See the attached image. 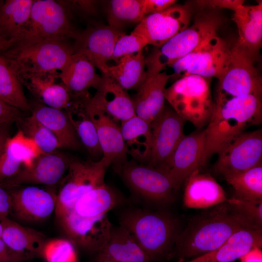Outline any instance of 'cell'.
<instances>
[{
	"mask_svg": "<svg viewBox=\"0 0 262 262\" xmlns=\"http://www.w3.org/2000/svg\"><path fill=\"white\" fill-rule=\"evenodd\" d=\"M244 228L226 201L202 213L177 236L174 252L178 262L216 249L233 233Z\"/></svg>",
	"mask_w": 262,
	"mask_h": 262,
	"instance_id": "7a4b0ae2",
	"label": "cell"
},
{
	"mask_svg": "<svg viewBox=\"0 0 262 262\" xmlns=\"http://www.w3.org/2000/svg\"><path fill=\"white\" fill-rule=\"evenodd\" d=\"M89 100L116 121L122 122L136 115L132 99L125 90L105 75H102L95 94Z\"/></svg>",
	"mask_w": 262,
	"mask_h": 262,
	"instance_id": "cb8c5ba5",
	"label": "cell"
},
{
	"mask_svg": "<svg viewBox=\"0 0 262 262\" xmlns=\"http://www.w3.org/2000/svg\"><path fill=\"white\" fill-rule=\"evenodd\" d=\"M40 255L46 262H79L75 246L68 239L47 240Z\"/></svg>",
	"mask_w": 262,
	"mask_h": 262,
	"instance_id": "b9f144b4",
	"label": "cell"
},
{
	"mask_svg": "<svg viewBox=\"0 0 262 262\" xmlns=\"http://www.w3.org/2000/svg\"><path fill=\"white\" fill-rule=\"evenodd\" d=\"M145 67L142 51L122 57L115 66L107 65L102 74L113 79L125 90H138L147 76Z\"/></svg>",
	"mask_w": 262,
	"mask_h": 262,
	"instance_id": "1f68e13d",
	"label": "cell"
},
{
	"mask_svg": "<svg viewBox=\"0 0 262 262\" xmlns=\"http://www.w3.org/2000/svg\"><path fill=\"white\" fill-rule=\"evenodd\" d=\"M99 253L119 262H151L132 235L121 226L112 228L108 242Z\"/></svg>",
	"mask_w": 262,
	"mask_h": 262,
	"instance_id": "d6a6232c",
	"label": "cell"
},
{
	"mask_svg": "<svg viewBox=\"0 0 262 262\" xmlns=\"http://www.w3.org/2000/svg\"><path fill=\"white\" fill-rule=\"evenodd\" d=\"M183 203L191 209H205L214 207L227 200L222 186L209 174L197 170L184 182Z\"/></svg>",
	"mask_w": 262,
	"mask_h": 262,
	"instance_id": "d4e9b609",
	"label": "cell"
},
{
	"mask_svg": "<svg viewBox=\"0 0 262 262\" xmlns=\"http://www.w3.org/2000/svg\"><path fill=\"white\" fill-rule=\"evenodd\" d=\"M11 209V198L9 192L0 186V222L7 218Z\"/></svg>",
	"mask_w": 262,
	"mask_h": 262,
	"instance_id": "f907efd6",
	"label": "cell"
},
{
	"mask_svg": "<svg viewBox=\"0 0 262 262\" xmlns=\"http://www.w3.org/2000/svg\"><path fill=\"white\" fill-rule=\"evenodd\" d=\"M125 33L108 25L90 26L79 32L73 44L74 53L85 55L102 73L112 60L117 41Z\"/></svg>",
	"mask_w": 262,
	"mask_h": 262,
	"instance_id": "2e32d148",
	"label": "cell"
},
{
	"mask_svg": "<svg viewBox=\"0 0 262 262\" xmlns=\"http://www.w3.org/2000/svg\"><path fill=\"white\" fill-rule=\"evenodd\" d=\"M21 164L4 147L0 155V185L16 175L20 170Z\"/></svg>",
	"mask_w": 262,
	"mask_h": 262,
	"instance_id": "ee69618b",
	"label": "cell"
},
{
	"mask_svg": "<svg viewBox=\"0 0 262 262\" xmlns=\"http://www.w3.org/2000/svg\"><path fill=\"white\" fill-rule=\"evenodd\" d=\"M120 170L128 185L143 199L161 204L173 201L178 188L164 170L134 163L125 164Z\"/></svg>",
	"mask_w": 262,
	"mask_h": 262,
	"instance_id": "8fae6325",
	"label": "cell"
},
{
	"mask_svg": "<svg viewBox=\"0 0 262 262\" xmlns=\"http://www.w3.org/2000/svg\"><path fill=\"white\" fill-rule=\"evenodd\" d=\"M120 202L119 195L104 183L80 196L69 211L81 217H96L107 214Z\"/></svg>",
	"mask_w": 262,
	"mask_h": 262,
	"instance_id": "4dcf8cb0",
	"label": "cell"
},
{
	"mask_svg": "<svg viewBox=\"0 0 262 262\" xmlns=\"http://www.w3.org/2000/svg\"><path fill=\"white\" fill-rule=\"evenodd\" d=\"M119 223L132 235L150 262L171 256L179 232L178 221L171 215L133 209L124 213Z\"/></svg>",
	"mask_w": 262,
	"mask_h": 262,
	"instance_id": "3957f363",
	"label": "cell"
},
{
	"mask_svg": "<svg viewBox=\"0 0 262 262\" xmlns=\"http://www.w3.org/2000/svg\"><path fill=\"white\" fill-rule=\"evenodd\" d=\"M33 0H7L0 4V35L14 42L21 38L28 23Z\"/></svg>",
	"mask_w": 262,
	"mask_h": 262,
	"instance_id": "f546056e",
	"label": "cell"
},
{
	"mask_svg": "<svg viewBox=\"0 0 262 262\" xmlns=\"http://www.w3.org/2000/svg\"><path fill=\"white\" fill-rule=\"evenodd\" d=\"M19 129L35 142L43 153L54 152L59 148L55 135L33 115L23 117L18 122Z\"/></svg>",
	"mask_w": 262,
	"mask_h": 262,
	"instance_id": "f35d334b",
	"label": "cell"
},
{
	"mask_svg": "<svg viewBox=\"0 0 262 262\" xmlns=\"http://www.w3.org/2000/svg\"><path fill=\"white\" fill-rule=\"evenodd\" d=\"M191 14L187 5L174 4L147 15L131 33L143 37L148 45L159 48L188 27Z\"/></svg>",
	"mask_w": 262,
	"mask_h": 262,
	"instance_id": "4fadbf2b",
	"label": "cell"
},
{
	"mask_svg": "<svg viewBox=\"0 0 262 262\" xmlns=\"http://www.w3.org/2000/svg\"><path fill=\"white\" fill-rule=\"evenodd\" d=\"M73 46L67 41H49L26 46H12L3 56L19 79L36 77L59 79L72 55Z\"/></svg>",
	"mask_w": 262,
	"mask_h": 262,
	"instance_id": "277c9868",
	"label": "cell"
},
{
	"mask_svg": "<svg viewBox=\"0 0 262 262\" xmlns=\"http://www.w3.org/2000/svg\"><path fill=\"white\" fill-rule=\"evenodd\" d=\"M239 259L241 262H262L261 247H254L251 248Z\"/></svg>",
	"mask_w": 262,
	"mask_h": 262,
	"instance_id": "816d5d0a",
	"label": "cell"
},
{
	"mask_svg": "<svg viewBox=\"0 0 262 262\" xmlns=\"http://www.w3.org/2000/svg\"><path fill=\"white\" fill-rule=\"evenodd\" d=\"M9 124H4L0 126V155L3 150L7 140L9 137Z\"/></svg>",
	"mask_w": 262,
	"mask_h": 262,
	"instance_id": "f5cc1de1",
	"label": "cell"
},
{
	"mask_svg": "<svg viewBox=\"0 0 262 262\" xmlns=\"http://www.w3.org/2000/svg\"><path fill=\"white\" fill-rule=\"evenodd\" d=\"M146 16L143 0H112L107 9L108 26L120 30L139 23Z\"/></svg>",
	"mask_w": 262,
	"mask_h": 262,
	"instance_id": "74e56055",
	"label": "cell"
},
{
	"mask_svg": "<svg viewBox=\"0 0 262 262\" xmlns=\"http://www.w3.org/2000/svg\"><path fill=\"white\" fill-rule=\"evenodd\" d=\"M70 12H78L85 15H92L96 12V1L95 0H59Z\"/></svg>",
	"mask_w": 262,
	"mask_h": 262,
	"instance_id": "f6af8a7d",
	"label": "cell"
},
{
	"mask_svg": "<svg viewBox=\"0 0 262 262\" xmlns=\"http://www.w3.org/2000/svg\"><path fill=\"white\" fill-rule=\"evenodd\" d=\"M221 19L213 14L197 17L190 27L180 32L145 58L147 73H158L184 57L211 35L217 33Z\"/></svg>",
	"mask_w": 262,
	"mask_h": 262,
	"instance_id": "8992f818",
	"label": "cell"
},
{
	"mask_svg": "<svg viewBox=\"0 0 262 262\" xmlns=\"http://www.w3.org/2000/svg\"><path fill=\"white\" fill-rule=\"evenodd\" d=\"M80 141L93 156L102 153L96 129L88 115L82 100H73L66 110Z\"/></svg>",
	"mask_w": 262,
	"mask_h": 262,
	"instance_id": "e575fe53",
	"label": "cell"
},
{
	"mask_svg": "<svg viewBox=\"0 0 262 262\" xmlns=\"http://www.w3.org/2000/svg\"><path fill=\"white\" fill-rule=\"evenodd\" d=\"M0 94L6 103L22 112L30 111V103L24 93L22 84L8 60L0 54Z\"/></svg>",
	"mask_w": 262,
	"mask_h": 262,
	"instance_id": "d590c367",
	"label": "cell"
},
{
	"mask_svg": "<svg viewBox=\"0 0 262 262\" xmlns=\"http://www.w3.org/2000/svg\"><path fill=\"white\" fill-rule=\"evenodd\" d=\"M177 1L175 0H143L146 16L165 10L175 4Z\"/></svg>",
	"mask_w": 262,
	"mask_h": 262,
	"instance_id": "7dc6e473",
	"label": "cell"
},
{
	"mask_svg": "<svg viewBox=\"0 0 262 262\" xmlns=\"http://www.w3.org/2000/svg\"><path fill=\"white\" fill-rule=\"evenodd\" d=\"M3 124H1V123H0V126L1 125H3Z\"/></svg>",
	"mask_w": 262,
	"mask_h": 262,
	"instance_id": "680465c9",
	"label": "cell"
},
{
	"mask_svg": "<svg viewBox=\"0 0 262 262\" xmlns=\"http://www.w3.org/2000/svg\"><path fill=\"white\" fill-rule=\"evenodd\" d=\"M111 164L104 157L95 162L72 159L67 174L56 196L55 213L58 219L71 210L80 196L105 183L106 170Z\"/></svg>",
	"mask_w": 262,
	"mask_h": 262,
	"instance_id": "ba28073f",
	"label": "cell"
},
{
	"mask_svg": "<svg viewBox=\"0 0 262 262\" xmlns=\"http://www.w3.org/2000/svg\"><path fill=\"white\" fill-rule=\"evenodd\" d=\"M214 171L224 176L262 164V131L243 132L218 152Z\"/></svg>",
	"mask_w": 262,
	"mask_h": 262,
	"instance_id": "7c38bea8",
	"label": "cell"
},
{
	"mask_svg": "<svg viewBox=\"0 0 262 262\" xmlns=\"http://www.w3.org/2000/svg\"><path fill=\"white\" fill-rule=\"evenodd\" d=\"M120 127L127 153L138 161L149 160L152 145L150 124L135 115L121 122Z\"/></svg>",
	"mask_w": 262,
	"mask_h": 262,
	"instance_id": "f1b7e54d",
	"label": "cell"
},
{
	"mask_svg": "<svg viewBox=\"0 0 262 262\" xmlns=\"http://www.w3.org/2000/svg\"><path fill=\"white\" fill-rule=\"evenodd\" d=\"M4 148L21 162L25 167H30L42 153L35 142L19 129L12 137L7 140Z\"/></svg>",
	"mask_w": 262,
	"mask_h": 262,
	"instance_id": "60d3db41",
	"label": "cell"
},
{
	"mask_svg": "<svg viewBox=\"0 0 262 262\" xmlns=\"http://www.w3.org/2000/svg\"><path fill=\"white\" fill-rule=\"evenodd\" d=\"M223 176L233 188L235 197L247 200H262V164Z\"/></svg>",
	"mask_w": 262,
	"mask_h": 262,
	"instance_id": "8d00e7d4",
	"label": "cell"
},
{
	"mask_svg": "<svg viewBox=\"0 0 262 262\" xmlns=\"http://www.w3.org/2000/svg\"><path fill=\"white\" fill-rule=\"evenodd\" d=\"M22 111L0 99V123H17L24 117Z\"/></svg>",
	"mask_w": 262,
	"mask_h": 262,
	"instance_id": "bcb514c9",
	"label": "cell"
},
{
	"mask_svg": "<svg viewBox=\"0 0 262 262\" xmlns=\"http://www.w3.org/2000/svg\"><path fill=\"white\" fill-rule=\"evenodd\" d=\"M97 262H119L112 258H110L104 254L99 253L96 257Z\"/></svg>",
	"mask_w": 262,
	"mask_h": 262,
	"instance_id": "11a10c76",
	"label": "cell"
},
{
	"mask_svg": "<svg viewBox=\"0 0 262 262\" xmlns=\"http://www.w3.org/2000/svg\"><path fill=\"white\" fill-rule=\"evenodd\" d=\"M58 220L68 239L75 246L90 253L98 254L102 250L112 229L107 214L88 218L69 211Z\"/></svg>",
	"mask_w": 262,
	"mask_h": 262,
	"instance_id": "5bb4252c",
	"label": "cell"
},
{
	"mask_svg": "<svg viewBox=\"0 0 262 262\" xmlns=\"http://www.w3.org/2000/svg\"><path fill=\"white\" fill-rule=\"evenodd\" d=\"M232 18L238 29V38L234 44L255 62L260 54L262 43V1L254 5L239 6Z\"/></svg>",
	"mask_w": 262,
	"mask_h": 262,
	"instance_id": "44dd1931",
	"label": "cell"
},
{
	"mask_svg": "<svg viewBox=\"0 0 262 262\" xmlns=\"http://www.w3.org/2000/svg\"><path fill=\"white\" fill-rule=\"evenodd\" d=\"M0 100H2L1 97V96H0Z\"/></svg>",
	"mask_w": 262,
	"mask_h": 262,
	"instance_id": "6f0895ef",
	"label": "cell"
},
{
	"mask_svg": "<svg viewBox=\"0 0 262 262\" xmlns=\"http://www.w3.org/2000/svg\"><path fill=\"white\" fill-rule=\"evenodd\" d=\"M56 80L28 77L19 81L39 101L50 107L66 110L71 106L72 100L65 86L62 83H55Z\"/></svg>",
	"mask_w": 262,
	"mask_h": 262,
	"instance_id": "836d02e7",
	"label": "cell"
},
{
	"mask_svg": "<svg viewBox=\"0 0 262 262\" xmlns=\"http://www.w3.org/2000/svg\"><path fill=\"white\" fill-rule=\"evenodd\" d=\"M72 159L57 151L41 154L29 167H24L14 176L0 185L16 188L26 184L53 185L68 169Z\"/></svg>",
	"mask_w": 262,
	"mask_h": 262,
	"instance_id": "e0dca14e",
	"label": "cell"
},
{
	"mask_svg": "<svg viewBox=\"0 0 262 262\" xmlns=\"http://www.w3.org/2000/svg\"><path fill=\"white\" fill-rule=\"evenodd\" d=\"M59 79L68 91L71 99L81 100L91 98L89 90L98 88L101 76L83 54L74 53Z\"/></svg>",
	"mask_w": 262,
	"mask_h": 262,
	"instance_id": "603a6c76",
	"label": "cell"
},
{
	"mask_svg": "<svg viewBox=\"0 0 262 262\" xmlns=\"http://www.w3.org/2000/svg\"><path fill=\"white\" fill-rule=\"evenodd\" d=\"M89 98L82 100L96 128L103 157L108 159L111 164L124 162L127 153L120 127L116 121Z\"/></svg>",
	"mask_w": 262,
	"mask_h": 262,
	"instance_id": "d6986e66",
	"label": "cell"
},
{
	"mask_svg": "<svg viewBox=\"0 0 262 262\" xmlns=\"http://www.w3.org/2000/svg\"><path fill=\"white\" fill-rule=\"evenodd\" d=\"M33 115L56 137L59 148L77 150L80 141L66 110L50 107L39 101L30 104Z\"/></svg>",
	"mask_w": 262,
	"mask_h": 262,
	"instance_id": "4316f807",
	"label": "cell"
},
{
	"mask_svg": "<svg viewBox=\"0 0 262 262\" xmlns=\"http://www.w3.org/2000/svg\"><path fill=\"white\" fill-rule=\"evenodd\" d=\"M28 258L11 249L0 237V262H22Z\"/></svg>",
	"mask_w": 262,
	"mask_h": 262,
	"instance_id": "c3c4849f",
	"label": "cell"
},
{
	"mask_svg": "<svg viewBox=\"0 0 262 262\" xmlns=\"http://www.w3.org/2000/svg\"><path fill=\"white\" fill-rule=\"evenodd\" d=\"M205 141L204 131L185 135L161 169L170 176L178 189L193 172L202 168Z\"/></svg>",
	"mask_w": 262,
	"mask_h": 262,
	"instance_id": "ac0fdd59",
	"label": "cell"
},
{
	"mask_svg": "<svg viewBox=\"0 0 262 262\" xmlns=\"http://www.w3.org/2000/svg\"><path fill=\"white\" fill-rule=\"evenodd\" d=\"M170 75L165 71L147 73L132 99L136 115L151 124L164 109L166 85Z\"/></svg>",
	"mask_w": 262,
	"mask_h": 262,
	"instance_id": "7402d4cb",
	"label": "cell"
},
{
	"mask_svg": "<svg viewBox=\"0 0 262 262\" xmlns=\"http://www.w3.org/2000/svg\"><path fill=\"white\" fill-rule=\"evenodd\" d=\"M9 192L11 212L20 220L40 221L48 218L55 211L56 196L48 191L30 186Z\"/></svg>",
	"mask_w": 262,
	"mask_h": 262,
	"instance_id": "ffe728a7",
	"label": "cell"
},
{
	"mask_svg": "<svg viewBox=\"0 0 262 262\" xmlns=\"http://www.w3.org/2000/svg\"><path fill=\"white\" fill-rule=\"evenodd\" d=\"M262 97L247 95L228 98H216L205 131L202 158L203 167L209 158L247 127L261 123Z\"/></svg>",
	"mask_w": 262,
	"mask_h": 262,
	"instance_id": "6da1fadb",
	"label": "cell"
},
{
	"mask_svg": "<svg viewBox=\"0 0 262 262\" xmlns=\"http://www.w3.org/2000/svg\"><path fill=\"white\" fill-rule=\"evenodd\" d=\"M231 54V46L216 33L171 67L176 75L194 74L219 80L228 68Z\"/></svg>",
	"mask_w": 262,
	"mask_h": 262,
	"instance_id": "9c48e42d",
	"label": "cell"
},
{
	"mask_svg": "<svg viewBox=\"0 0 262 262\" xmlns=\"http://www.w3.org/2000/svg\"><path fill=\"white\" fill-rule=\"evenodd\" d=\"M2 233V226L1 223V222H0V237H1Z\"/></svg>",
	"mask_w": 262,
	"mask_h": 262,
	"instance_id": "9f6ffc18",
	"label": "cell"
},
{
	"mask_svg": "<svg viewBox=\"0 0 262 262\" xmlns=\"http://www.w3.org/2000/svg\"><path fill=\"white\" fill-rule=\"evenodd\" d=\"M1 238L11 249L28 258L40 255L46 242L45 235L36 230L23 226L6 218L1 221Z\"/></svg>",
	"mask_w": 262,
	"mask_h": 262,
	"instance_id": "83f0119b",
	"label": "cell"
},
{
	"mask_svg": "<svg viewBox=\"0 0 262 262\" xmlns=\"http://www.w3.org/2000/svg\"><path fill=\"white\" fill-rule=\"evenodd\" d=\"M185 120L173 110L164 108L151 124L152 145L148 165L162 169L185 135Z\"/></svg>",
	"mask_w": 262,
	"mask_h": 262,
	"instance_id": "9a60e30c",
	"label": "cell"
},
{
	"mask_svg": "<svg viewBox=\"0 0 262 262\" xmlns=\"http://www.w3.org/2000/svg\"><path fill=\"white\" fill-rule=\"evenodd\" d=\"M241 0H198L197 3L200 6L212 8H222L230 9L234 11L239 6L244 4Z\"/></svg>",
	"mask_w": 262,
	"mask_h": 262,
	"instance_id": "681fc988",
	"label": "cell"
},
{
	"mask_svg": "<svg viewBox=\"0 0 262 262\" xmlns=\"http://www.w3.org/2000/svg\"><path fill=\"white\" fill-rule=\"evenodd\" d=\"M209 79L185 75L165 91V98L173 110L198 128L209 122L214 107Z\"/></svg>",
	"mask_w": 262,
	"mask_h": 262,
	"instance_id": "52a82bcc",
	"label": "cell"
},
{
	"mask_svg": "<svg viewBox=\"0 0 262 262\" xmlns=\"http://www.w3.org/2000/svg\"></svg>",
	"mask_w": 262,
	"mask_h": 262,
	"instance_id": "91938a15",
	"label": "cell"
},
{
	"mask_svg": "<svg viewBox=\"0 0 262 262\" xmlns=\"http://www.w3.org/2000/svg\"><path fill=\"white\" fill-rule=\"evenodd\" d=\"M255 62L244 51L233 45L228 68L218 80L216 98L247 95L262 97V80Z\"/></svg>",
	"mask_w": 262,
	"mask_h": 262,
	"instance_id": "30bf717a",
	"label": "cell"
},
{
	"mask_svg": "<svg viewBox=\"0 0 262 262\" xmlns=\"http://www.w3.org/2000/svg\"><path fill=\"white\" fill-rule=\"evenodd\" d=\"M254 247H262V229L244 228L216 249L180 262H234Z\"/></svg>",
	"mask_w": 262,
	"mask_h": 262,
	"instance_id": "484cf974",
	"label": "cell"
},
{
	"mask_svg": "<svg viewBox=\"0 0 262 262\" xmlns=\"http://www.w3.org/2000/svg\"><path fill=\"white\" fill-rule=\"evenodd\" d=\"M226 202L245 228L262 229V200L252 201L235 196Z\"/></svg>",
	"mask_w": 262,
	"mask_h": 262,
	"instance_id": "ab89813d",
	"label": "cell"
},
{
	"mask_svg": "<svg viewBox=\"0 0 262 262\" xmlns=\"http://www.w3.org/2000/svg\"><path fill=\"white\" fill-rule=\"evenodd\" d=\"M79 33L72 23L71 13L59 0H33L23 33L13 46H26L49 41L75 40Z\"/></svg>",
	"mask_w": 262,
	"mask_h": 262,
	"instance_id": "5b68a950",
	"label": "cell"
},
{
	"mask_svg": "<svg viewBox=\"0 0 262 262\" xmlns=\"http://www.w3.org/2000/svg\"><path fill=\"white\" fill-rule=\"evenodd\" d=\"M14 42L4 39L0 35V54L14 45Z\"/></svg>",
	"mask_w": 262,
	"mask_h": 262,
	"instance_id": "db71d44e",
	"label": "cell"
},
{
	"mask_svg": "<svg viewBox=\"0 0 262 262\" xmlns=\"http://www.w3.org/2000/svg\"><path fill=\"white\" fill-rule=\"evenodd\" d=\"M147 45V41L140 35L132 33L130 34L125 33L115 45L112 60L117 63L123 56L142 51Z\"/></svg>",
	"mask_w": 262,
	"mask_h": 262,
	"instance_id": "7bdbcfd3",
	"label": "cell"
}]
</instances>
